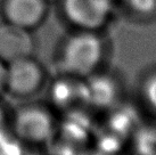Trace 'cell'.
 <instances>
[{
    "instance_id": "obj_3",
    "label": "cell",
    "mask_w": 156,
    "mask_h": 155,
    "mask_svg": "<svg viewBox=\"0 0 156 155\" xmlns=\"http://www.w3.org/2000/svg\"><path fill=\"white\" fill-rule=\"evenodd\" d=\"M13 132L22 142L39 145L55 136V117L44 105L26 104L18 107L13 116Z\"/></svg>"
},
{
    "instance_id": "obj_12",
    "label": "cell",
    "mask_w": 156,
    "mask_h": 155,
    "mask_svg": "<svg viewBox=\"0 0 156 155\" xmlns=\"http://www.w3.org/2000/svg\"><path fill=\"white\" fill-rule=\"evenodd\" d=\"M6 70L7 64L0 59V92L5 90V83H6Z\"/></svg>"
},
{
    "instance_id": "obj_10",
    "label": "cell",
    "mask_w": 156,
    "mask_h": 155,
    "mask_svg": "<svg viewBox=\"0 0 156 155\" xmlns=\"http://www.w3.org/2000/svg\"><path fill=\"white\" fill-rule=\"evenodd\" d=\"M138 97L143 107L156 115V66H151L140 74Z\"/></svg>"
},
{
    "instance_id": "obj_7",
    "label": "cell",
    "mask_w": 156,
    "mask_h": 155,
    "mask_svg": "<svg viewBox=\"0 0 156 155\" xmlns=\"http://www.w3.org/2000/svg\"><path fill=\"white\" fill-rule=\"evenodd\" d=\"M34 40L32 31L2 22L0 24V59L8 64L20 58L32 56Z\"/></svg>"
},
{
    "instance_id": "obj_1",
    "label": "cell",
    "mask_w": 156,
    "mask_h": 155,
    "mask_svg": "<svg viewBox=\"0 0 156 155\" xmlns=\"http://www.w3.org/2000/svg\"><path fill=\"white\" fill-rule=\"evenodd\" d=\"M111 50L106 31L69 30L57 43L54 59L61 74L87 79L106 67Z\"/></svg>"
},
{
    "instance_id": "obj_8",
    "label": "cell",
    "mask_w": 156,
    "mask_h": 155,
    "mask_svg": "<svg viewBox=\"0 0 156 155\" xmlns=\"http://www.w3.org/2000/svg\"><path fill=\"white\" fill-rule=\"evenodd\" d=\"M52 103L57 107L69 110L87 103V85L86 79L61 74V77L51 86Z\"/></svg>"
},
{
    "instance_id": "obj_13",
    "label": "cell",
    "mask_w": 156,
    "mask_h": 155,
    "mask_svg": "<svg viewBox=\"0 0 156 155\" xmlns=\"http://www.w3.org/2000/svg\"><path fill=\"white\" fill-rule=\"evenodd\" d=\"M5 123H6V117H5V113L2 108L0 106V130L5 128Z\"/></svg>"
},
{
    "instance_id": "obj_6",
    "label": "cell",
    "mask_w": 156,
    "mask_h": 155,
    "mask_svg": "<svg viewBox=\"0 0 156 155\" xmlns=\"http://www.w3.org/2000/svg\"><path fill=\"white\" fill-rule=\"evenodd\" d=\"M88 104L100 110H111L121 102L122 83L115 73L100 70L86 79Z\"/></svg>"
},
{
    "instance_id": "obj_5",
    "label": "cell",
    "mask_w": 156,
    "mask_h": 155,
    "mask_svg": "<svg viewBox=\"0 0 156 155\" xmlns=\"http://www.w3.org/2000/svg\"><path fill=\"white\" fill-rule=\"evenodd\" d=\"M50 0H0L2 22L29 31L39 29L48 20Z\"/></svg>"
},
{
    "instance_id": "obj_9",
    "label": "cell",
    "mask_w": 156,
    "mask_h": 155,
    "mask_svg": "<svg viewBox=\"0 0 156 155\" xmlns=\"http://www.w3.org/2000/svg\"><path fill=\"white\" fill-rule=\"evenodd\" d=\"M116 2L117 8L130 21L149 23L156 20V0H116Z\"/></svg>"
},
{
    "instance_id": "obj_4",
    "label": "cell",
    "mask_w": 156,
    "mask_h": 155,
    "mask_svg": "<svg viewBox=\"0 0 156 155\" xmlns=\"http://www.w3.org/2000/svg\"><path fill=\"white\" fill-rule=\"evenodd\" d=\"M44 65L32 56L7 64L5 90L16 98H29L38 94L46 83Z\"/></svg>"
},
{
    "instance_id": "obj_11",
    "label": "cell",
    "mask_w": 156,
    "mask_h": 155,
    "mask_svg": "<svg viewBox=\"0 0 156 155\" xmlns=\"http://www.w3.org/2000/svg\"><path fill=\"white\" fill-rule=\"evenodd\" d=\"M0 155H24L23 142L6 127L0 130Z\"/></svg>"
},
{
    "instance_id": "obj_2",
    "label": "cell",
    "mask_w": 156,
    "mask_h": 155,
    "mask_svg": "<svg viewBox=\"0 0 156 155\" xmlns=\"http://www.w3.org/2000/svg\"><path fill=\"white\" fill-rule=\"evenodd\" d=\"M61 20L69 30L106 31L114 21L116 0H57Z\"/></svg>"
}]
</instances>
